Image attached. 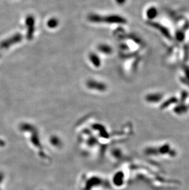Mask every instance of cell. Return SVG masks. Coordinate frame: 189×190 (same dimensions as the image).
Masks as SVG:
<instances>
[{
    "mask_svg": "<svg viewBox=\"0 0 189 190\" xmlns=\"http://www.w3.org/2000/svg\"><path fill=\"white\" fill-rule=\"evenodd\" d=\"M19 129L26 137L32 150L35 151L39 159L43 162L50 161V158L44 148L39 130L36 126L31 123L23 122L19 126Z\"/></svg>",
    "mask_w": 189,
    "mask_h": 190,
    "instance_id": "1",
    "label": "cell"
},
{
    "mask_svg": "<svg viewBox=\"0 0 189 190\" xmlns=\"http://www.w3.org/2000/svg\"><path fill=\"white\" fill-rule=\"evenodd\" d=\"M109 188V179L100 174L87 173L80 176L77 190H107Z\"/></svg>",
    "mask_w": 189,
    "mask_h": 190,
    "instance_id": "2",
    "label": "cell"
},
{
    "mask_svg": "<svg viewBox=\"0 0 189 190\" xmlns=\"http://www.w3.org/2000/svg\"><path fill=\"white\" fill-rule=\"evenodd\" d=\"M48 142L51 146L54 148V149L59 150L63 146V142L62 141L60 137L57 136L56 135H52L51 137H49Z\"/></svg>",
    "mask_w": 189,
    "mask_h": 190,
    "instance_id": "3",
    "label": "cell"
},
{
    "mask_svg": "<svg viewBox=\"0 0 189 190\" xmlns=\"http://www.w3.org/2000/svg\"><path fill=\"white\" fill-rule=\"evenodd\" d=\"M158 11L155 7H151L146 11V15L147 18L152 20L155 19L157 16Z\"/></svg>",
    "mask_w": 189,
    "mask_h": 190,
    "instance_id": "4",
    "label": "cell"
},
{
    "mask_svg": "<svg viewBox=\"0 0 189 190\" xmlns=\"http://www.w3.org/2000/svg\"><path fill=\"white\" fill-rule=\"evenodd\" d=\"M154 26L155 27H157L158 28H161V27L159 26L158 24L154 25ZM160 30L163 32V33L164 35H165L167 37H169V31H168L167 30H166V28H163V29H160Z\"/></svg>",
    "mask_w": 189,
    "mask_h": 190,
    "instance_id": "5",
    "label": "cell"
},
{
    "mask_svg": "<svg viewBox=\"0 0 189 190\" xmlns=\"http://www.w3.org/2000/svg\"><path fill=\"white\" fill-rule=\"evenodd\" d=\"M177 39L179 41H182L184 39V35L182 33H179L177 35Z\"/></svg>",
    "mask_w": 189,
    "mask_h": 190,
    "instance_id": "6",
    "label": "cell"
},
{
    "mask_svg": "<svg viewBox=\"0 0 189 190\" xmlns=\"http://www.w3.org/2000/svg\"><path fill=\"white\" fill-rule=\"evenodd\" d=\"M117 1L119 3H124L125 1V0H117Z\"/></svg>",
    "mask_w": 189,
    "mask_h": 190,
    "instance_id": "7",
    "label": "cell"
}]
</instances>
